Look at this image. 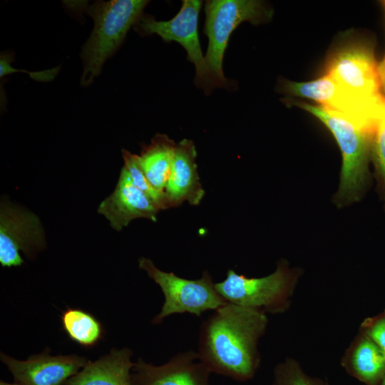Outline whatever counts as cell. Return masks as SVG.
<instances>
[{"label":"cell","instance_id":"5b68a950","mask_svg":"<svg viewBox=\"0 0 385 385\" xmlns=\"http://www.w3.org/2000/svg\"><path fill=\"white\" fill-rule=\"evenodd\" d=\"M297 279V274L279 262L274 272L259 278L247 277L230 269L225 279L215 286L228 303L279 314L289 308Z\"/></svg>","mask_w":385,"mask_h":385},{"label":"cell","instance_id":"4fadbf2b","mask_svg":"<svg viewBox=\"0 0 385 385\" xmlns=\"http://www.w3.org/2000/svg\"><path fill=\"white\" fill-rule=\"evenodd\" d=\"M160 210L158 205L133 183L123 167L115 190L101 202L98 209L117 231L137 218L156 221Z\"/></svg>","mask_w":385,"mask_h":385},{"label":"cell","instance_id":"52a82bcc","mask_svg":"<svg viewBox=\"0 0 385 385\" xmlns=\"http://www.w3.org/2000/svg\"><path fill=\"white\" fill-rule=\"evenodd\" d=\"M202 1L183 0L178 14L168 21H157L153 16L143 14L135 30L141 36L158 35L165 42H178L187 52V58L195 68V83L210 95L215 86L203 56L199 36L198 17Z\"/></svg>","mask_w":385,"mask_h":385},{"label":"cell","instance_id":"484cf974","mask_svg":"<svg viewBox=\"0 0 385 385\" xmlns=\"http://www.w3.org/2000/svg\"><path fill=\"white\" fill-rule=\"evenodd\" d=\"M375 385H385V373Z\"/></svg>","mask_w":385,"mask_h":385},{"label":"cell","instance_id":"9c48e42d","mask_svg":"<svg viewBox=\"0 0 385 385\" xmlns=\"http://www.w3.org/2000/svg\"><path fill=\"white\" fill-rule=\"evenodd\" d=\"M326 74L354 93L369 99H380L381 93L379 64L372 48L354 43L337 51L329 60Z\"/></svg>","mask_w":385,"mask_h":385},{"label":"cell","instance_id":"6da1fadb","mask_svg":"<svg viewBox=\"0 0 385 385\" xmlns=\"http://www.w3.org/2000/svg\"><path fill=\"white\" fill-rule=\"evenodd\" d=\"M267 325L264 311L226 303L200 326V359L212 373L239 382L251 380L261 364L258 342Z\"/></svg>","mask_w":385,"mask_h":385},{"label":"cell","instance_id":"4316f807","mask_svg":"<svg viewBox=\"0 0 385 385\" xmlns=\"http://www.w3.org/2000/svg\"><path fill=\"white\" fill-rule=\"evenodd\" d=\"M383 4H384V8H385V1H383ZM384 58H385V57H384Z\"/></svg>","mask_w":385,"mask_h":385},{"label":"cell","instance_id":"30bf717a","mask_svg":"<svg viewBox=\"0 0 385 385\" xmlns=\"http://www.w3.org/2000/svg\"><path fill=\"white\" fill-rule=\"evenodd\" d=\"M44 246V232L38 217L29 211L2 202L0 210L1 266H21L24 263L21 251L28 257H32Z\"/></svg>","mask_w":385,"mask_h":385},{"label":"cell","instance_id":"ac0fdd59","mask_svg":"<svg viewBox=\"0 0 385 385\" xmlns=\"http://www.w3.org/2000/svg\"><path fill=\"white\" fill-rule=\"evenodd\" d=\"M61 321L68 338L84 348L95 346L103 338L101 323L83 309L68 308L62 313Z\"/></svg>","mask_w":385,"mask_h":385},{"label":"cell","instance_id":"5bb4252c","mask_svg":"<svg viewBox=\"0 0 385 385\" xmlns=\"http://www.w3.org/2000/svg\"><path fill=\"white\" fill-rule=\"evenodd\" d=\"M197 151L192 140L183 139L177 143L175 158L168 180L165 196L168 208L184 202L197 205L205 195L196 163Z\"/></svg>","mask_w":385,"mask_h":385},{"label":"cell","instance_id":"d4e9b609","mask_svg":"<svg viewBox=\"0 0 385 385\" xmlns=\"http://www.w3.org/2000/svg\"><path fill=\"white\" fill-rule=\"evenodd\" d=\"M0 385H23L21 384H19L18 382L14 381L13 383L6 382L5 381H1Z\"/></svg>","mask_w":385,"mask_h":385},{"label":"cell","instance_id":"ffe728a7","mask_svg":"<svg viewBox=\"0 0 385 385\" xmlns=\"http://www.w3.org/2000/svg\"><path fill=\"white\" fill-rule=\"evenodd\" d=\"M122 156L124 162L123 168L128 173L133 183L146 194L160 210L168 209L165 194L157 190L148 180L138 164L137 155L123 149Z\"/></svg>","mask_w":385,"mask_h":385},{"label":"cell","instance_id":"603a6c76","mask_svg":"<svg viewBox=\"0 0 385 385\" xmlns=\"http://www.w3.org/2000/svg\"><path fill=\"white\" fill-rule=\"evenodd\" d=\"M12 56L9 53H2L0 56V77L1 78L6 75L16 72H25L30 74L31 78L42 82H48L52 81L59 71L60 66H57L51 69L29 72L26 70H19L11 66V62Z\"/></svg>","mask_w":385,"mask_h":385},{"label":"cell","instance_id":"2e32d148","mask_svg":"<svg viewBox=\"0 0 385 385\" xmlns=\"http://www.w3.org/2000/svg\"><path fill=\"white\" fill-rule=\"evenodd\" d=\"M341 365L352 377L366 385H375L385 373V354L359 331L344 354Z\"/></svg>","mask_w":385,"mask_h":385},{"label":"cell","instance_id":"277c9868","mask_svg":"<svg viewBox=\"0 0 385 385\" xmlns=\"http://www.w3.org/2000/svg\"><path fill=\"white\" fill-rule=\"evenodd\" d=\"M204 33L208 39L205 61L217 88H233L223 73L222 61L230 36L242 23L260 24L270 20L273 11L256 0H209L205 4Z\"/></svg>","mask_w":385,"mask_h":385},{"label":"cell","instance_id":"44dd1931","mask_svg":"<svg viewBox=\"0 0 385 385\" xmlns=\"http://www.w3.org/2000/svg\"><path fill=\"white\" fill-rule=\"evenodd\" d=\"M371 153L376 169L385 186V113L381 116L376 125Z\"/></svg>","mask_w":385,"mask_h":385},{"label":"cell","instance_id":"cb8c5ba5","mask_svg":"<svg viewBox=\"0 0 385 385\" xmlns=\"http://www.w3.org/2000/svg\"><path fill=\"white\" fill-rule=\"evenodd\" d=\"M379 71L381 83V88L385 92V58L383 59L381 63L379 64Z\"/></svg>","mask_w":385,"mask_h":385},{"label":"cell","instance_id":"7c38bea8","mask_svg":"<svg viewBox=\"0 0 385 385\" xmlns=\"http://www.w3.org/2000/svg\"><path fill=\"white\" fill-rule=\"evenodd\" d=\"M212 374L197 352L190 350L178 353L158 366L138 358L131 379L133 385H210Z\"/></svg>","mask_w":385,"mask_h":385},{"label":"cell","instance_id":"9a60e30c","mask_svg":"<svg viewBox=\"0 0 385 385\" xmlns=\"http://www.w3.org/2000/svg\"><path fill=\"white\" fill-rule=\"evenodd\" d=\"M133 351L128 348L112 349L94 361H88L65 385H133L131 361Z\"/></svg>","mask_w":385,"mask_h":385},{"label":"cell","instance_id":"e0dca14e","mask_svg":"<svg viewBox=\"0 0 385 385\" xmlns=\"http://www.w3.org/2000/svg\"><path fill=\"white\" fill-rule=\"evenodd\" d=\"M177 143L165 134L158 133L142 148L137 160L152 185L165 194L173 166Z\"/></svg>","mask_w":385,"mask_h":385},{"label":"cell","instance_id":"3957f363","mask_svg":"<svg viewBox=\"0 0 385 385\" xmlns=\"http://www.w3.org/2000/svg\"><path fill=\"white\" fill-rule=\"evenodd\" d=\"M295 104L320 120L332 133L340 148L342 167L336 196L338 202L358 200L369 177L368 162L374 133L324 106L306 103Z\"/></svg>","mask_w":385,"mask_h":385},{"label":"cell","instance_id":"8992f818","mask_svg":"<svg viewBox=\"0 0 385 385\" xmlns=\"http://www.w3.org/2000/svg\"><path fill=\"white\" fill-rule=\"evenodd\" d=\"M138 265L160 287L164 295V303L153 318V324H159L175 314L189 313L200 317L203 312L214 311L227 303L217 292L208 271H204L197 279H188L160 270L146 257L139 258Z\"/></svg>","mask_w":385,"mask_h":385},{"label":"cell","instance_id":"ba28073f","mask_svg":"<svg viewBox=\"0 0 385 385\" xmlns=\"http://www.w3.org/2000/svg\"><path fill=\"white\" fill-rule=\"evenodd\" d=\"M282 89L289 94L314 100L373 133L385 113V97L364 98L345 88L327 74L307 82L287 81L282 83Z\"/></svg>","mask_w":385,"mask_h":385},{"label":"cell","instance_id":"7a4b0ae2","mask_svg":"<svg viewBox=\"0 0 385 385\" xmlns=\"http://www.w3.org/2000/svg\"><path fill=\"white\" fill-rule=\"evenodd\" d=\"M145 0L98 1L88 7L93 30L81 53L83 71L81 84L89 86L101 72L104 62L122 44L130 29L142 16Z\"/></svg>","mask_w":385,"mask_h":385},{"label":"cell","instance_id":"83f0119b","mask_svg":"<svg viewBox=\"0 0 385 385\" xmlns=\"http://www.w3.org/2000/svg\"><path fill=\"white\" fill-rule=\"evenodd\" d=\"M326 385H329V384L326 381Z\"/></svg>","mask_w":385,"mask_h":385},{"label":"cell","instance_id":"7402d4cb","mask_svg":"<svg viewBox=\"0 0 385 385\" xmlns=\"http://www.w3.org/2000/svg\"><path fill=\"white\" fill-rule=\"evenodd\" d=\"M359 331L369 337L385 354V309L374 317L364 319Z\"/></svg>","mask_w":385,"mask_h":385},{"label":"cell","instance_id":"8fae6325","mask_svg":"<svg viewBox=\"0 0 385 385\" xmlns=\"http://www.w3.org/2000/svg\"><path fill=\"white\" fill-rule=\"evenodd\" d=\"M14 380L23 385H65L88 362L76 354L51 356L48 351L18 360L1 353Z\"/></svg>","mask_w":385,"mask_h":385},{"label":"cell","instance_id":"d6986e66","mask_svg":"<svg viewBox=\"0 0 385 385\" xmlns=\"http://www.w3.org/2000/svg\"><path fill=\"white\" fill-rule=\"evenodd\" d=\"M272 385H326V381L307 374L297 361L286 358L274 367Z\"/></svg>","mask_w":385,"mask_h":385}]
</instances>
